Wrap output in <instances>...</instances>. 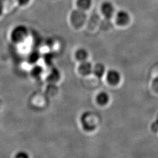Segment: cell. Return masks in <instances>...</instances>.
I'll list each match as a JSON object with an SVG mask.
<instances>
[{
  "mask_svg": "<svg viewBox=\"0 0 158 158\" xmlns=\"http://www.w3.org/2000/svg\"><path fill=\"white\" fill-rule=\"evenodd\" d=\"M28 35V30L23 25H19L12 30L11 38L15 43H21L26 40Z\"/></svg>",
  "mask_w": 158,
  "mask_h": 158,
  "instance_id": "obj_1",
  "label": "cell"
},
{
  "mask_svg": "<svg viewBox=\"0 0 158 158\" xmlns=\"http://www.w3.org/2000/svg\"><path fill=\"white\" fill-rule=\"evenodd\" d=\"M80 122L83 129L86 132H92L96 129L97 124L91 113H83L80 117Z\"/></svg>",
  "mask_w": 158,
  "mask_h": 158,
  "instance_id": "obj_2",
  "label": "cell"
},
{
  "mask_svg": "<svg viewBox=\"0 0 158 158\" xmlns=\"http://www.w3.org/2000/svg\"><path fill=\"white\" fill-rule=\"evenodd\" d=\"M86 15L83 10L80 9L74 10L71 14V22L76 27H81L85 21Z\"/></svg>",
  "mask_w": 158,
  "mask_h": 158,
  "instance_id": "obj_3",
  "label": "cell"
},
{
  "mask_svg": "<svg viewBox=\"0 0 158 158\" xmlns=\"http://www.w3.org/2000/svg\"><path fill=\"white\" fill-rule=\"evenodd\" d=\"M106 78L108 82L110 85H116L119 82L121 76L117 70L111 69L108 71Z\"/></svg>",
  "mask_w": 158,
  "mask_h": 158,
  "instance_id": "obj_4",
  "label": "cell"
},
{
  "mask_svg": "<svg viewBox=\"0 0 158 158\" xmlns=\"http://www.w3.org/2000/svg\"><path fill=\"white\" fill-rule=\"evenodd\" d=\"M102 14L106 18L110 19L113 17L114 12V8L113 4L108 1L104 2L101 6Z\"/></svg>",
  "mask_w": 158,
  "mask_h": 158,
  "instance_id": "obj_5",
  "label": "cell"
},
{
  "mask_svg": "<svg viewBox=\"0 0 158 158\" xmlns=\"http://www.w3.org/2000/svg\"><path fill=\"white\" fill-rule=\"evenodd\" d=\"M115 21L118 25L124 26L129 22L130 15L127 12L121 10L117 12L115 17Z\"/></svg>",
  "mask_w": 158,
  "mask_h": 158,
  "instance_id": "obj_6",
  "label": "cell"
},
{
  "mask_svg": "<svg viewBox=\"0 0 158 158\" xmlns=\"http://www.w3.org/2000/svg\"><path fill=\"white\" fill-rule=\"evenodd\" d=\"M93 66L90 62L85 60L84 62H80L78 70L81 75L88 76L93 73Z\"/></svg>",
  "mask_w": 158,
  "mask_h": 158,
  "instance_id": "obj_7",
  "label": "cell"
},
{
  "mask_svg": "<svg viewBox=\"0 0 158 158\" xmlns=\"http://www.w3.org/2000/svg\"><path fill=\"white\" fill-rule=\"evenodd\" d=\"M96 102L100 106H105L107 104L110 97L107 93L105 91L100 92L96 96Z\"/></svg>",
  "mask_w": 158,
  "mask_h": 158,
  "instance_id": "obj_8",
  "label": "cell"
},
{
  "mask_svg": "<svg viewBox=\"0 0 158 158\" xmlns=\"http://www.w3.org/2000/svg\"><path fill=\"white\" fill-rule=\"evenodd\" d=\"M106 68L103 64L97 63L94 65L93 68V73L98 78H102L105 73Z\"/></svg>",
  "mask_w": 158,
  "mask_h": 158,
  "instance_id": "obj_9",
  "label": "cell"
},
{
  "mask_svg": "<svg viewBox=\"0 0 158 158\" xmlns=\"http://www.w3.org/2000/svg\"><path fill=\"white\" fill-rule=\"evenodd\" d=\"M88 56H89V53L84 48H80L76 52V53H75L76 59L80 62L87 60Z\"/></svg>",
  "mask_w": 158,
  "mask_h": 158,
  "instance_id": "obj_10",
  "label": "cell"
},
{
  "mask_svg": "<svg viewBox=\"0 0 158 158\" xmlns=\"http://www.w3.org/2000/svg\"><path fill=\"white\" fill-rule=\"evenodd\" d=\"M91 2V0H77V6H78L79 9L85 11L90 7Z\"/></svg>",
  "mask_w": 158,
  "mask_h": 158,
  "instance_id": "obj_11",
  "label": "cell"
},
{
  "mask_svg": "<svg viewBox=\"0 0 158 158\" xmlns=\"http://www.w3.org/2000/svg\"><path fill=\"white\" fill-rule=\"evenodd\" d=\"M40 52L38 51H33L32 52L28 57V61L31 64H34L37 62L40 59Z\"/></svg>",
  "mask_w": 158,
  "mask_h": 158,
  "instance_id": "obj_12",
  "label": "cell"
},
{
  "mask_svg": "<svg viewBox=\"0 0 158 158\" xmlns=\"http://www.w3.org/2000/svg\"><path fill=\"white\" fill-rule=\"evenodd\" d=\"M42 73H43V68L39 65L34 66L31 71L32 76L35 78H38L40 77L42 75Z\"/></svg>",
  "mask_w": 158,
  "mask_h": 158,
  "instance_id": "obj_13",
  "label": "cell"
},
{
  "mask_svg": "<svg viewBox=\"0 0 158 158\" xmlns=\"http://www.w3.org/2000/svg\"><path fill=\"white\" fill-rule=\"evenodd\" d=\"M60 73L56 68L52 69L48 76V79L51 81H56L60 78Z\"/></svg>",
  "mask_w": 158,
  "mask_h": 158,
  "instance_id": "obj_14",
  "label": "cell"
},
{
  "mask_svg": "<svg viewBox=\"0 0 158 158\" xmlns=\"http://www.w3.org/2000/svg\"><path fill=\"white\" fill-rule=\"evenodd\" d=\"M15 158H30V156L27 152L25 151H20L16 153Z\"/></svg>",
  "mask_w": 158,
  "mask_h": 158,
  "instance_id": "obj_15",
  "label": "cell"
},
{
  "mask_svg": "<svg viewBox=\"0 0 158 158\" xmlns=\"http://www.w3.org/2000/svg\"><path fill=\"white\" fill-rule=\"evenodd\" d=\"M54 58V56L53 55V54L52 53H48L46 55L45 57V63L46 62L49 64H51L52 62V60Z\"/></svg>",
  "mask_w": 158,
  "mask_h": 158,
  "instance_id": "obj_16",
  "label": "cell"
},
{
  "mask_svg": "<svg viewBox=\"0 0 158 158\" xmlns=\"http://www.w3.org/2000/svg\"><path fill=\"white\" fill-rule=\"evenodd\" d=\"M152 87L154 90L158 93V76L153 80Z\"/></svg>",
  "mask_w": 158,
  "mask_h": 158,
  "instance_id": "obj_17",
  "label": "cell"
},
{
  "mask_svg": "<svg viewBox=\"0 0 158 158\" xmlns=\"http://www.w3.org/2000/svg\"><path fill=\"white\" fill-rule=\"evenodd\" d=\"M29 1V0H18V3L21 6H24V5L27 4L28 3Z\"/></svg>",
  "mask_w": 158,
  "mask_h": 158,
  "instance_id": "obj_18",
  "label": "cell"
},
{
  "mask_svg": "<svg viewBox=\"0 0 158 158\" xmlns=\"http://www.w3.org/2000/svg\"><path fill=\"white\" fill-rule=\"evenodd\" d=\"M4 10V3L2 0H0V15L2 14Z\"/></svg>",
  "mask_w": 158,
  "mask_h": 158,
  "instance_id": "obj_19",
  "label": "cell"
},
{
  "mask_svg": "<svg viewBox=\"0 0 158 158\" xmlns=\"http://www.w3.org/2000/svg\"><path fill=\"white\" fill-rule=\"evenodd\" d=\"M0 104H1V103H0Z\"/></svg>",
  "mask_w": 158,
  "mask_h": 158,
  "instance_id": "obj_20",
  "label": "cell"
}]
</instances>
